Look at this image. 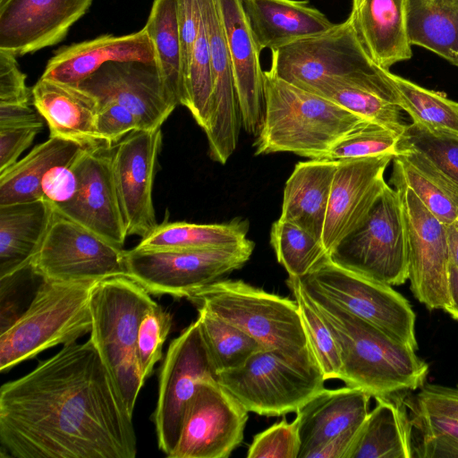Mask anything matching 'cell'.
Listing matches in <instances>:
<instances>
[{"mask_svg": "<svg viewBox=\"0 0 458 458\" xmlns=\"http://www.w3.org/2000/svg\"><path fill=\"white\" fill-rule=\"evenodd\" d=\"M41 280L26 310L1 329V372L90 333L89 298L98 281Z\"/></svg>", "mask_w": 458, "mask_h": 458, "instance_id": "5b68a950", "label": "cell"}, {"mask_svg": "<svg viewBox=\"0 0 458 458\" xmlns=\"http://www.w3.org/2000/svg\"><path fill=\"white\" fill-rule=\"evenodd\" d=\"M83 148L73 141L49 136L0 173V206L43 199L40 186L46 173L56 165L70 163Z\"/></svg>", "mask_w": 458, "mask_h": 458, "instance_id": "1f68e13d", "label": "cell"}, {"mask_svg": "<svg viewBox=\"0 0 458 458\" xmlns=\"http://www.w3.org/2000/svg\"><path fill=\"white\" fill-rule=\"evenodd\" d=\"M78 86L99 101L110 100L125 107L135 116L140 130L161 128L178 106L157 63L109 62Z\"/></svg>", "mask_w": 458, "mask_h": 458, "instance_id": "e0dca14e", "label": "cell"}, {"mask_svg": "<svg viewBox=\"0 0 458 458\" xmlns=\"http://www.w3.org/2000/svg\"><path fill=\"white\" fill-rule=\"evenodd\" d=\"M157 302L127 276L98 281L91 290L90 341L107 367L131 413L143 386L138 357L139 327L145 313Z\"/></svg>", "mask_w": 458, "mask_h": 458, "instance_id": "277c9868", "label": "cell"}, {"mask_svg": "<svg viewBox=\"0 0 458 458\" xmlns=\"http://www.w3.org/2000/svg\"><path fill=\"white\" fill-rule=\"evenodd\" d=\"M299 419H285L253 437L248 458H299L301 451Z\"/></svg>", "mask_w": 458, "mask_h": 458, "instance_id": "ee69618b", "label": "cell"}, {"mask_svg": "<svg viewBox=\"0 0 458 458\" xmlns=\"http://www.w3.org/2000/svg\"><path fill=\"white\" fill-rule=\"evenodd\" d=\"M348 17L329 30L271 50L273 75L311 91L320 82L376 66Z\"/></svg>", "mask_w": 458, "mask_h": 458, "instance_id": "7c38bea8", "label": "cell"}, {"mask_svg": "<svg viewBox=\"0 0 458 458\" xmlns=\"http://www.w3.org/2000/svg\"><path fill=\"white\" fill-rule=\"evenodd\" d=\"M45 199L0 206V280L26 271L51 223Z\"/></svg>", "mask_w": 458, "mask_h": 458, "instance_id": "f546056e", "label": "cell"}, {"mask_svg": "<svg viewBox=\"0 0 458 458\" xmlns=\"http://www.w3.org/2000/svg\"><path fill=\"white\" fill-rule=\"evenodd\" d=\"M371 396L360 388L346 386L324 388L296 411L300 423L299 458L349 428L360 426L369 411Z\"/></svg>", "mask_w": 458, "mask_h": 458, "instance_id": "83f0119b", "label": "cell"}, {"mask_svg": "<svg viewBox=\"0 0 458 458\" xmlns=\"http://www.w3.org/2000/svg\"><path fill=\"white\" fill-rule=\"evenodd\" d=\"M198 312L200 332L217 374L242 366L255 352L265 349L237 327L204 310Z\"/></svg>", "mask_w": 458, "mask_h": 458, "instance_id": "8d00e7d4", "label": "cell"}, {"mask_svg": "<svg viewBox=\"0 0 458 458\" xmlns=\"http://www.w3.org/2000/svg\"><path fill=\"white\" fill-rule=\"evenodd\" d=\"M389 154L337 161L322 235L329 254L367 218L388 185L384 178Z\"/></svg>", "mask_w": 458, "mask_h": 458, "instance_id": "d6986e66", "label": "cell"}, {"mask_svg": "<svg viewBox=\"0 0 458 458\" xmlns=\"http://www.w3.org/2000/svg\"><path fill=\"white\" fill-rule=\"evenodd\" d=\"M73 160L51 167L42 179V197L54 206L68 202L77 192L79 180Z\"/></svg>", "mask_w": 458, "mask_h": 458, "instance_id": "c3c4849f", "label": "cell"}, {"mask_svg": "<svg viewBox=\"0 0 458 458\" xmlns=\"http://www.w3.org/2000/svg\"><path fill=\"white\" fill-rule=\"evenodd\" d=\"M43 126L39 123L0 128V173L18 161Z\"/></svg>", "mask_w": 458, "mask_h": 458, "instance_id": "681fc988", "label": "cell"}, {"mask_svg": "<svg viewBox=\"0 0 458 458\" xmlns=\"http://www.w3.org/2000/svg\"><path fill=\"white\" fill-rule=\"evenodd\" d=\"M161 144L159 128L131 131L112 147L113 177L127 236L143 238L158 225L152 191Z\"/></svg>", "mask_w": 458, "mask_h": 458, "instance_id": "2e32d148", "label": "cell"}, {"mask_svg": "<svg viewBox=\"0 0 458 458\" xmlns=\"http://www.w3.org/2000/svg\"><path fill=\"white\" fill-rule=\"evenodd\" d=\"M125 251L54 208L29 268L45 280L100 281L127 276Z\"/></svg>", "mask_w": 458, "mask_h": 458, "instance_id": "8fae6325", "label": "cell"}, {"mask_svg": "<svg viewBox=\"0 0 458 458\" xmlns=\"http://www.w3.org/2000/svg\"><path fill=\"white\" fill-rule=\"evenodd\" d=\"M162 79L178 105L183 100L182 47L176 0H154L144 26Z\"/></svg>", "mask_w": 458, "mask_h": 458, "instance_id": "e575fe53", "label": "cell"}, {"mask_svg": "<svg viewBox=\"0 0 458 458\" xmlns=\"http://www.w3.org/2000/svg\"><path fill=\"white\" fill-rule=\"evenodd\" d=\"M97 130L104 143L114 146L127 134L140 128L135 116L125 107L114 101L102 100L99 101Z\"/></svg>", "mask_w": 458, "mask_h": 458, "instance_id": "f6af8a7d", "label": "cell"}, {"mask_svg": "<svg viewBox=\"0 0 458 458\" xmlns=\"http://www.w3.org/2000/svg\"><path fill=\"white\" fill-rule=\"evenodd\" d=\"M310 92L327 98L400 136L406 126L398 106L397 94L386 78V70L377 65L326 80Z\"/></svg>", "mask_w": 458, "mask_h": 458, "instance_id": "d4e9b609", "label": "cell"}, {"mask_svg": "<svg viewBox=\"0 0 458 458\" xmlns=\"http://www.w3.org/2000/svg\"><path fill=\"white\" fill-rule=\"evenodd\" d=\"M213 380L217 372L196 319L170 343L160 368L152 419L158 447L166 456L177 443L186 407L199 385Z\"/></svg>", "mask_w": 458, "mask_h": 458, "instance_id": "4fadbf2b", "label": "cell"}, {"mask_svg": "<svg viewBox=\"0 0 458 458\" xmlns=\"http://www.w3.org/2000/svg\"><path fill=\"white\" fill-rule=\"evenodd\" d=\"M400 135L372 122L338 140L320 158L344 161L376 155H397Z\"/></svg>", "mask_w": 458, "mask_h": 458, "instance_id": "b9f144b4", "label": "cell"}, {"mask_svg": "<svg viewBox=\"0 0 458 458\" xmlns=\"http://www.w3.org/2000/svg\"><path fill=\"white\" fill-rule=\"evenodd\" d=\"M255 243L204 250H137L125 251L127 276L150 294L188 298L193 293L241 268Z\"/></svg>", "mask_w": 458, "mask_h": 458, "instance_id": "ba28073f", "label": "cell"}, {"mask_svg": "<svg viewBox=\"0 0 458 458\" xmlns=\"http://www.w3.org/2000/svg\"><path fill=\"white\" fill-rule=\"evenodd\" d=\"M31 100L47 122L49 136L73 141L83 148L104 143L97 130L99 101L78 85L40 77L31 89Z\"/></svg>", "mask_w": 458, "mask_h": 458, "instance_id": "cb8c5ba5", "label": "cell"}, {"mask_svg": "<svg viewBox=\"0 0 458 458\" xmlns=\"http://www.w3.org/2000/svg\"><path fill=\"white\" fill-rule=\"evenodd\" d=\"M243 129L257 136L265 115L264 71L242 0H218Z\"/></svg>", "mask_w": 458, "mask_h": 458, "instance_id": "7402d4cb", "label": "cell"}, {"mask_svg": "<svg viewBox=\"0 0 458 458\" xmlns=\"http://www.w3.org/2000/svg\"><path fill=\"white\" fill-rule=\"evenodd\" d=\"M411 405L418 411L458 420V386L425 384Z\"/></svg>", "mask_w": 458, "mask_h": 458, "instance_id": "7dc6e473", "label": "cell"}, {"mask_svg": "<svg viewBox=\"0 0 458 458\" xmlns=\"http://www.w3.org/2000/svg\"><path fill=\"white\" fill-rule=\"evenodd\" d=\"M328 257L367 278L389 285L404 284L408 280L407 245L396 190L387 185L365 221Z\"/></svg>", "mask_w": 458, "mask_h": 458, "instance_id": "9c48e42d", "label": "cell"}, {"mask_svg": "<svg viewBox=\"0 0 458 458\" xmlns=\"http://www.w3.org/2000/svg\"><path fill=\"white\" fill-rule=\"evenodd\" d=\"M259 50L277 49L332 28L308 0H242Z\"/></svg>", "mask_w": 458, "mask_h": 458, "instance_id": "4316f807", "label": "cell"}, {"mask_svg": "<svg viewBox=\"0 0 458 458\" xmlns=\"http://www.w3.org/2000/svg\"><path fill=\"white\" fill-rule=\"evenodd\" d=\"M93 0H3L0 49L15 56L32 54L64 40Z\"/></svg>", "mask_w": 458, "mask_h": 458, "instance_id": "44dd1931", "label": "cell"}, {"mask_svg": "<svg viewBox=\"0 0 458 458\" xmlns=\"http://www.w3.org/2000/svg\"><path fill=\"white\" fill-rule=\"evenodd\" d=\"M43 123L30 105H0V128Z\"/></svg>", "mask_w": 458, "mask_h": 458, "instance_id": "816d5d0a", "label": "cell"}, {"mask_svg": "<svg viewBox=\"0 0 458 458\" xmlns=\"http://www.w3.org/2000/svg\"><path fill=\"white\" fill-rule=\"evenodd\" d=\"M390 182L402 208L411 290L428 309L445 310L449 303L445 225L402 182L394 178Z\"/></svg>", "mask_w": 458, "mask_h": 458, "instance_id": "5bb4252c", "label": "cell"}, {"mask_svg": "<svg viewBox=\"0 0 458 458\" xmlns=\"http://www.w3.org/2000/svg\"><path fill=\"white\" fill-rule=\"evenodd\" d=\"M337 161L299 162L288 177L279 219L294 224L322 242Z\"/></svg>", "mask_w": 458, "mask_h": 458, "instance_id": "f1b7e54d", "label": "cell"}, {"mask_svg": "<svg viewBox=\"0 0 458 458\" xmlns=\"http://www.w3.org/2000/svg\"><path fill=\"white\" fill-rule=\"evenodd\" d=\"M457 220H458V208H457Z\"/></svg>", "mask_w": 458, "mask_h": 458, "instance_id": "11a10c76", "label": "cell"}, {"mask_svg": "<svg viewBox=\"0 0 458 458\" xmlns=\"http://www.w3.org/2000/svg\"><path fill=\"white\" fill-rule=\"evenodd\" d=\"M386 75L397 94L399 107L411 116L412 123L434 131L458 135V102L389 70H386Z\"/></svg>", "mask_w": 458, "mask_h": 458, "instance_id": "d590c367", "label": "cell"}, {"mask_svg": "<svg viewBox=\"0 0 458 458\" xmlns=\"http://www.w3.org/2000/svg\"><path fill=\"white\" fill-rule=\"evenodd\" d=\"M303 289L337 342L340 380L346 386L377 398L418 390L426 384L428 364L416 350L319 293Z\"/></svg>", "mask_w": 458, "mask_h": 458, "instance_id": "7a4b0ae2", "label": "cell"}, {"mask_svg": "<svg viewBox=\"0 0 458 458\" xmlns=\"http://www.w3.org/2000/svg\"><path fill=\"white\" fill-rule=\"evenodd\" d=\"M300 280L305 289L319 293L344 310L418 350L416 315L407 299L392 285L345 269L329 257Z\"/></svg>", "mask_w": 458, "mask_h": 458, "instance_id": "30bf717a", "label": "cell"}, {"mask_svg": "<svg viewBox=\"0 0 458 458\" xmlns=\"http://www.w3.org/2000/svg\"><path fill=\"white\" fill-rule=\"evenodd\" d=\"M116 61L157 63L153 42L144 27L131 34H106L62 47L48 60L41 77L78 85L105 64Z\"/></svg>", "mask_w": 458, "mask_h": 458, "instance_id": "603a6c76", "label": "cell"}, {"mask_svg": "<svg viewBox=\"0 0 458 458\" xmlns=\"http://www.w3.org/2000/svg\"><path fill=\"white\" fill-rule=\"evenodd\" d=\"M409 0H352L350 19L372 61L389 68L411 55Z\"/></svg>", "mask_w": 458, "mask_h": 458, "instance_id": "484cf974", "label": "cell"}, {"mask_svg": "<svg viewBox=\"0 0 458 458\" xmlns=\"http://www.w3.org/2000/svg\"><path fill=\"white\" fill-rule=\"evenodd\" d=\"M3 1V0H0V2Z\"/></svg>", "mask_w": 458, "mask_h": 458, "instance_id": "9f6ffc18", "label": "cell"}, {"mask_svg": "<svg viewBox=\"0 0 458 458\" xmlns=\"http://www.w3.org/2000/svg\"><path fill=\"white\" fill-rule=\"evenodd\" d=\"M448 293L449 303L445 311L458 320V267H449Z\"/></svg>", "mask_w": 458, "mask_h": 458, "instance_id": "f5cc1de1", "label": "cell"}, {"mask_svg": "<svg viewBox=\"0 0 458 458\" xmlns=\"http://www.w3.org/2000/svg\"><path fill=\"white\" fill-rule=\"evenodd\" d=\"M377 397L347 458H412L413 425L401 394Z\"/></svg>", "mask_w": 458, "mask_h": 458, "instance_id": "4dcf8cb0", "label": "cell"}, {"mask_svg": "<svg viewBox=\"0 0 458 458\" xmlns=\"http://www.w3.org/2000/svg\"><path fill=\"white\" fill-rule=\"evenodd\" d=\"M408 35L458 67V0H409Z\"/></svg>", "mask_w": 458, "mask_h": 458, "instance_id": "d6a6232c", "label": "cell"}, {"mask_svg": "<svg viewBox=\"0 0 458 458\" xmlns=\"http://www.w3.org/2000/svg\"><path fill=\"white\" fill-rule=\"evenodd\" d=\"M16 57L0 49V105H30L31 89Z\"/></svg>", "mask_w": 458, "mask_h": 458, "instance_id": "bcb514c9", "label": "cell"}, {"mask_svg": "<svg viewBox=\"0 0 458 458\" xmlns=\"http://www.w3.org/2000/svg\"><path fill=\"white\" fill-rule=\"evenodd\" d=\"M173 317L159 304L151 307L141 319L137 340V357L142 378L150 376L162 358V348L171 330Z\"/></svg>", "mask_w": 458, "mask_h": 458, "instance_id": "7bdbcfd3", "label": "cell"}, {"mask_svg": "<svg viewBox=\"0 0 458 458\" xmlns=\"http://www.w3.org/2000/svg\"><path fill=\"white\" fill-rule=\"evenodd\" d=\"M398 148L420 155L437 173L458 187V135L434 131L411 123L406 124Z\"/></svg>", "mask_w": 458, "mask_h": 458, "instance_id": "ab89813d", "label": "cell"}, {"mask_svg": "<svg viewBox=\"0 0 458 458\" xmlns=\"http://www.w3.org/2000/svg\"><path fill=\"white\" fill-rule=\"evenodd\" d=\"M408 406L413 429L420 437L413 442V457L458 458V420L421 412L409 403Z\"/></svg>", "mask_w": 458, "mask_h": 458, "instance_id": "60d3db41", "label": "cell"}, {"mask_svg": "<svg viewBox=\"0 0 458 458\" xmlns=\"http://www.w3.org/2000/svg\"><path fill=\"white\" fill-rule=\"evenodd\" d=\"M0 444L15 458L136 456L132 413L90 339L1 386Z\"/></svg>", "mask_w": 458, "mask_h": 458, "instance_id": "6da1fadb", "label": "cell"}, {"mask_svg": "<svg viewBox=\"0 0 458 458\" xmlns=\"http://www.w3.org/2000/svg\"><path fill=\"white\" fill-rule=\"evenodd\" d=\"M270 245L289 276L301 278L328 257L321 241L300 226L279 218L272 224Z\"/></svg>", "mask_w": 458, "mask_h": 458, "instance_id": "f35d334b", "label": "cell"}, {"mask_svg": "<svg viewBox=\"0 0 458 458\" xmlns=\"http://www.w3.org/2000/svg\"><path fill=\"white\" fill-rule=\"evenodd\" d=\"M207 28L212 72V98L208 128L210 157L225 165L234 152L242 127L231 57L218 0H199Z\"/></svg>", "mask_w": 458, "mask_h": 458, "instance_id": "ffe728a7", "label": "cell"}, {"mask_svg": "<svg viewBox=\"0 0 458 458\" xmlns=\"http://www.w3.org/2000/svg\"><path fill=\"white\" fill-rule=\"evenodd\" d=\"M325 381L314 359L270 349L217 374V382L249 412L267 417L296 412L325 388Z\"/></svg>", "mask_w": 458, "mask_h": 458, "instance_id": "52a82bcc", "label": "cell"}, {"mask_svg": "<svg viewBox=\"0 0 458 458\" xmlns=\"http://www.w3.org/2000/svg\"><path fill=\"white\" fill-rule=\"evenodd\" d=\"M286 284L297 303L309 347L325 379H340L342 359L332 331L306 293L300 278L288 276Z\"/></svg>", "mask_w": 458, "mask_h": 458, "instance_id": "74e56055", "label": "cell"}, {"mask_svg": "<svg viewBox=\"0 0 458 458\" xmlns=\"http://www.w3.org/2000/svg\"><path fill=\"white\" fill-rule=\"evenodd\" d=\"M249 411L217 380L201 382L188 403L169 458H227L242 444Z\"/></svg>", "mask_w": 458, "mask_h": 458, "instance_id": "9a60e30c", "label": "cell"}, {"mask_svg": "<svg viewBox=\"0 0 458 458\" xmlns=\"http://www.w3.org/2000/svg\"><path fill=\"white\" fill-rule=\"evenodd\" d=\"M187 299L197 310H204L244 331L265 349L315 360L294 300L242 280L229 279L217 280Z\"/></svg>", "mask_w": 458, "mask_h": 458, "instance_id": "8992f818", "label": "cell"}, {"mask_svg": "<svg viewBox=\"0 0 458 458\" xmlns=\"http://www.w3.org/2000/svg\"><path fill=\"white\" fill-rule=\"evenodd\" d=\"M106 143L84 148L73 160L79 180L75 196L54 208L123 248L127 237L114 182L111 150Z\"/></svg>", "mask_w": 458, "mask_h": 458, "instance_id": "ac0fdd59", "label": "cell"}, {"mask_svg": "<svg viewBox=\"0 0 458 458\" xmlns=\"http://www.w3.org/2000/svg\"><path fill=\"white\" fill-rule=\"evenodd\" d=\"M249 222L234 218L224 224L173 222L158 225L141 238L137 250H204L227 248L248 240Z\"/></svg>", "mask_w": 458, "mask_h": 458, "instance_id": "836d02e7", "label": "cell"}, {"mask_svg": "<svg viewBox=\"0 0 458 458\" xmlns=\"http://www.w3.org/2000/svg\"><path fill=\"white\" fill-rule=\"evenodd\" d=\"M265 115L255 155L291 152L320 158L368 120L320 95L264 71ZM370 122V121H369Z\"/></svg>", "mask_w": 458, "mask_h": 458, "instance_id": "3957f363", "label": "cell"}, {"mask_svg": "<svg viewBox=\"0 0 458 458\" xmlns=\"http://www.w3.org/2000/svg\"><path fill=\"white\" fill-rule=\"evenodd\" d=\"M449 267H458V220L445 225Z\"/></svg>", "mask_w": 458, "mask_h": 458, "instance_id": "db71d44e", "label": "cell"}, {"mask_svg": "<svg viewBox=\"0 0 458 458\" xmlns=\"http://www.w3.org/2000/svg\"><path fill=\"white\" fill-rule=\"evenodd\" d=\"M361 425L343 431L322 445L309 452L305 458H347Z\"/></svg>", "mask_w": 458, "mask_h": 458, "instance_id": "f907efd6", "label": "cell"}]
</instances>
